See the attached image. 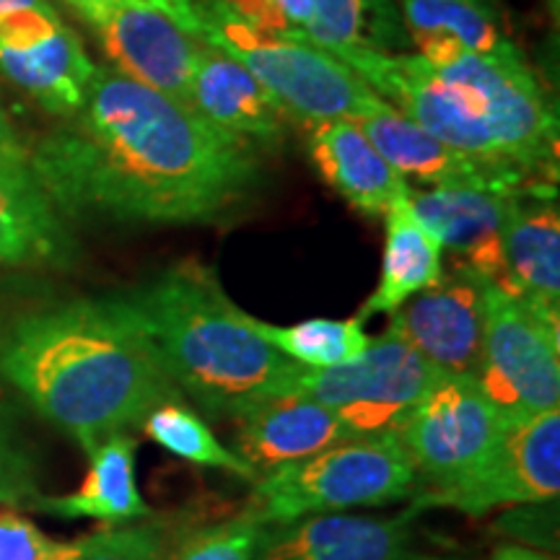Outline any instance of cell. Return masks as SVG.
<instances>
[{
    "label": "cell",
    "mask_w": 560,
    "mask_h": 560,
    "mask_svg": "<svg viewBox=\"0 0 560 560\" xmlns=\"http://www.w3.org/2000/svg\"><path fill=\"white\" fill-rule=\"evenodd\" d=\"M125 296L143 317L182 397L213 420H236L285 395L301 366L252 330L249 312L198 260L172 265Z\"/></svg>",
    "instance_id": "obj_3"
},
{
    "label": "cell",
    "mask_w": 560,
    "mask_h": 560,
    "mask_svg": "<svg viewBox=\"0 0 560 560\" xmlns=\"http://www.w3.org/2000/svg\"><path fill=\"white\" fill-rule=\"evenodd\" d=\"M503 272L495 289L560 325V215L556 190L522 192L501 234Z\"/></svg>",
    "instance_id": "obj_16"
},
{
    "label": "cell",
    "mask_w": 560,
    "mask_h": 560,
    "mask_svg": "<svg viewBox=\"0 0 560 560\" xmlns=\"http://www.w3.org/2000/svg\"><path fill=\"white\" fill-rule=\"evenodd\" d=\"M439 376L436 366L384 332L371 338L355 361L330 369L299 366L285 392H299L330 408L350 436H380L397 433Z\"/></svg>",
    "instance_id": "obj_7"
},
{
    "label": "cell",
    "mask_w": 560,
    "mask_h": 560,
    "mask_svg": "<svg viewBox=\"0 0 560 560\" xmlns=\"http://www.w3.org/2000/svg\"><path fill=\"white\" fill-rule=\"evenodd\" d=\"M115 70L166 100L192 107V62L198 39L153 5L122 0L96 26Z\"/></svg>",
    "instance_id": "obj_13"
},
{
    "label": "cell",
    "mask_w": 560,
    "mask_h": 560,
    "mask_svg": "<svg viewBox=\"0 0 560 560\" xmlns=\"http://www.w3.org/2000/svg\"><path fill=\"white\" fill-rule=\"evenodd\" d=\"M355 125L366 132L376 151L395 166L408 185L425 187H501V190H537V185L522 174L499 170L486 161L467 156L452 145L441 143L431 132L392 107L380 102L374 109L359 117Z\"/></svg>",
    "instance_id": "obj_15"
},
{
    "label": "cell",
    "mask_w": 560,
    "mask_h": 560,
    "mask_svg": "<svg viewBox=\"0 0 560 560\" xmlns=\"http://www.w3.org/2000/svg\"><path fill=\"white\" fill-rule=\"evenodd\" d=\"M480 389L506 423H522L560 405V325L486 283L482 291Z\"/></svg>",
    "instance_id": "obj_8"
},
{
    "label": "cell",
    "mask_w": 560,
    "mask_h": 560,
    "mask_svg": "<svg viewBox=\"0 0 560 560\" xmlns=\"http://www.w3.org/2000/svg\"><path fill=\"white\" fill-rule=\"evenodd\" d=\"M145 5L164 11L190 37L219 47L247 68L291 120L306 125L355 122L382 102L346 62L312 45L299 32L255 30L221 0H151Z\"/></svg>",
    "instance_id": "obj_4"
},
{
    "label": "cell",
    "mask_w": 560,
    "mask_h": 560,
    "mask_svg": "<svg viewBox=\"0 0 560 560\" xmlns=\"http://www.w3.org/2000/svg\"><path fill=\"white\" fill-rule=\"evenodd\" d=\"M145 436L156 441L161 450H166L174 457L192 462L200 467H213L236 475L242 480H257V475L234 450L221 444L215 433L210 431L206 418L198 410H192L185 400H170L153 408L140 423Z\"/></svg>",
    "instance_id": "obj_27"
},
{
    "label": "cell",
    "mask_w": 560,
    "mask_h": 560,
    "mask_svg": "<svg viewBox=\"0 0 560 560\" xmlns=\"http://www.w3.org/2000/svg\"><path fill=\"white\" fill-rule=\"evenodd\" d=\"M249 327L260 338L283 353L285 359L306 369H330L355 361L369 348L366 322L359 314L350 319H306L296 325H272L247 314Z\"/></svg>",
    "instance_id": "obj_26"
},
{
    "label": "cell",
    "mask_w": 560,
    "mask_h": 560,
    "mask_svg": "<svg viewBox=\"0 0 560 560\" xmlns=\"http://www.w3.org/2000/svg\"><path fill=\"white\" fill-rule=\"evenodd\" d=\"M545 190V187H537ZM556 190V187H550ZM529 190L501 187H410V208L416 219L436 236L441 249L452 252L454 268L470 270L499 283L503 272L501 234L511 202Z\"/></svg>",
    "instance_id": "obj_14"
},
{
    "label": "cell",
    "mask_w": 560,
    "mask_h": 560,
    "mask_svg": "<svg viewBox=\"0 0 560 560\" xmlns=\"http://www.w3.org/2000/svg\"><path fill=\"white\" fill-rule=\"evenodd\" d=\"M62 120L30 151L62 219L210 223L260 185L255 145L115 68H96L83 107Z\"/></svg>",
    "instance_id": "obj_1"
},
{
    "label": "cell",
    "mask_w": 560,
    "mask_h": 560,
    "mask_svg": "<svg viewBox=\"0 0 560 560\" xmlns=\"http://www.w3.org/2000/svg\"><path fill=\"white\" fill-rule=\"evenodd\" d=\"M138 441L130 433L104 439L89 452L86 478L73 493L37 495L30 509L58 520H96L107 527L153 516L136 478Z\"/></svg>",
    "instance_id": "obj_21"
},
{
    "label": "cell",
    "mask_w": 560,
    "mask_h": 560,
    "mask_svg": "<svg viewBox=\"0 0 560 560\" xmlns=\"http://www.w3.org/2000/svg\"><path fill=\"white\" fill-rule=\"evenodd\" d=\"M400 5L405 32L431 66L459 55H493L509 45L493 0H400Z\"/></svg>",
    "instance_id": "obj_23"
},
{
    "label": "cell",
    "mask_w": 560,
    "mask_h": 560,
    "mask_svg": "<svg viewBox=\"0 0 560 560\" xmlns=\"http://www.w3.org/2000/svg\"><path fill=\"white\" fill-rule=\"evenodd\" d=\"M416 467L397 433L350 436L310 459L283 465L255 480L249 506L265 524L304 516L350 514L410 499Z\"/></svg>",
    "instance_id": "obj_5"
},
{
    "label": "cell",
    "mask_w": 560,
    "mask_h": 560,
    "mask_svg": "<svg viewBox=\"0 0 560 560\" xmlns=\"http://www.w3.org/2000/svg\"><path fill=\"white\" fill-rule=\"evenodd\" d=\"M486 278L454 268L389 314L387 332L410 346L441 374L478 376L482 355Z\"/></svg>",
    "instance_id": "obj_12"
},
{
    "label": "cell",
    "mask_w": 560,
    "mask_h": 560,
    "mask_svg": "<svg viewBox=\"0 0 560 560\" xmlns=\"http://www.w3.org/2000/svg\"><path fill=\"white\" fill-rule=\"evenodd\" d=\"M408 560H446V558H418V556H410Z\"/></svg>",
    "instance_id": "obj_37"
},
{
    "label": "cell",
    "mask_w": 560,
    "mask_h": 560,
    "mask_svg": "<svg viewBox=\"0 0 560 560\" xmlns=\"http://www.w3.org/2000/svg\"><path fill=\"white\" fill-rule=\"evenodd\" d=\"M236 16L247 21L255 30L285 34L291 32L289 16H285L283 0H221Z\"/></svg>",
    "instance_id": "obj_32"
},
{
    "label": "cell",
    "mask_w": 560,
    "mask_h": 560,
    "mask_svg": "<svg viewBox=\"0 0 560 560\" xmlns=\"http://www.w3.org/2000/svg\"><path fill=\"white\" fill-rule=\"evenodd\" d=\"M410 198V195H408ZM405 198L389 210L387 247H384L382 276L371 296L363 301L359 317L366 322L374 314H392L420 291L436 285L444 276L441 244L412 213Z\"/></svg>",
    "instance_id": "obj_24"
},
{
    "label": "cell",
    "mask_w": 560,
    "mask_h": 560,
    "mask_svg": "<svg viewBox=\"0 0 560 560\" xmlns=\"http://www.w3.org/2000/svg\"><path fill=\"white\" fill-rule=\"evenodd\" d=\"M0 166L3 170H30V149L13 128L3 104H0Z\"/></svg>",
    "instance_id": "obj_33"
},
{
    "label": "cell",
    "mask_w": 560,
    "mask_h": 560,
    "mask_svg": "<svg viewBox=\"0 0 560 560\" xmlns=\"http://www.w3.org/2000/svg\"><path fill=\"white\" fill-rule=\"evenodd\" d=\"M47 0H0V21L21 9H47Z\"/></svg>",
    "instance_id": "obj_36"
},
{
    "label": "cell",
    "mask_w": 560,
    "mask_h": 560,
    "mask_svg": "<svg viewBox=\"0 0 560 560\" xmlns=\"http://www.w3.org/2000/svg\"><path fill=\"white\" fill-rule=\"evenodd\" d=\"M310 159L319 177L363 215L384 219L397 202L410 195V185L376 151L353 120L314 125Z\"/></svg>",
    "instance_id": "obj_20"
},
{
    "label": "cell",
    "mask_w": 560,
    "mask_h": 560,
    "mask_svg": "<svg viewBox=\"0 0 560 560\" xmlns=\"http://www.w3.org/2000/svg\"><path fill=\"white\" fill-rule=\"evenodd\" d=\"M503 429L506 420L475 376L441 374L397 429L416 467L410 499L465 480L493 450Z\"/></svg>",
    "instance_id": "obj_9"
},
{
    "label": "cell",
    "mask_w": 560,
    "mask_h": 560,
    "mask_svg": "<svg viewBox=\"0 0 560 560\" xmlns=\"http://www.w3.org/2000/svg\"><path fill=\"white\" fill-rule=\"evenodd\" d=\"M96 66L70 26L47 9H21L0 21V75L55 117L86 102Z\"/></svg>",
    "instance_id": "obj_11"
},
{
    "label": "cell",
    "mask_w": 560,
    "mask_h": 560,
    "mask_svg": "<svg viewBox=\"0 0 560 560\" xmlns=\"http://www.w3.org/2000/svg\"><path fill=\"white\" fill-rule=\"evenodd\" d=\"M174 540L177 535L170 520L149 516L81 537L79 560H166Z\"/></svg>",
    "instance_id": "obj_29"
},
{
    "label": "cell",
    "mask_w": 560,
    "mask_h": 560,
    "mask_svg": "<svg viewBox=\"0 0 560 560\" xmlns=\"http://www.w3.org/2000/svg\"><path fill=\"white\" fill-rule=\"evenodd\" d=\"M346 439L350 431L330 408L299 392H285L236 418L234 452L260 478Z\"/></svg>",
    "instance_id": "obj_18"
},
{
    "label": "cell",
    "mask_w": 560,
    "mask_h": 560,
    "mask_svg": "<svg viewBox=\"0 0 560 560\" xmlns=\"http://www.w3.org/2000/svg\"><path fill=\"white\" fill-rule=\"evenodd\" d=\"M66 3L73 5V9L79 11L91 26H100L102 21L122 3V0H66Z\"/></svg>",
    "instance_id": "obj_34"
},
{
    "label": "cell",
    "mask_w": 560,
    "mask_h": 560,
    "mask_svg": "<svg viewBox=\"0 0 560 560\" xmlns=\"http://www.w3.org/2000/svg\"><path fill=\"white\" fill-rule=\"evenodd\" d=\"M79 540H52L13 509L0 511V560H79Z\"/></svg>",
    "instance_id": "obj_31"
},
{
    "label": "cell",
    "mask_w": 560,
    "mask_h": 560,
    "mask_svg": "<svg viewBox=\"0 0 560 560\" xmlns=\"http://www.w3.org/2000/svg\"><path fill=\"white\" fill-rule=\"evenodd\" d=\"M412 516L325 514L268 524L255 560H408Z\"/></svg>",
    "instance_id": "obj_17"
},
{
    "label": "cell",
    "mask_w": 560,
    "mask_h": 560,
    "mask_svg": "<svg viewBox=\"0 0 560 560\" xmlns=\"http://www.w3.org/2000/svg\"><path fill=\"white\" fill-rule=\"evenodd\" d=\"M37 495V457L11 405L0 397V506H32Z\"/></svg>",
    "instance_id": "obj_30"
},
{
    "label": "cell",
    "mask_w": 560,
    "mask_h": 560,
    "mask_svg": "<svg viewBox=\"0 0 560 560\" xmlns=\"http://www.w3.org/2000/svg\"><path fill=\"white\" fill-rule=\"evenodd\" d=\"M299 34L338 60L353 50L389 52L408 42L389 0H312V21Z\"/></svg>",
    "instance_id": "obj_25"
},
{
    "label": "cell",
    "mask_w": 560,
    "mask_h": 560,
    "mask_svg": "<svg viewBox=\"0 0 560 560\" xmlns=\"http://www.w3.org/2000/svg\"><path fill=\"white\" fill-rule=\"evenodd\" d=\"M265 529L268 524L247 503L231 520L182 535L174 540L166 560H255Z\"/></svg>",
    "instance_id": "obj_28"
},
{
    "label": "cell",
    "mask_w": 560,
    "mask_h": 560,
    "mask_svg": "<svg viewBox=\"0 0 560 560\" xmlns=\"http://www.w3.org/2000/svg\"><path fill=\"white\" fill-rule=\"evenodd\" d=\"M446 81L457 83L503 164L535 179L556 177L558 117L514 45L493 55H459L433 66Z\"/></svg>",
    "instance_id": "obj_6"
},
{
    "label": "cell",
    "mask_w": 560,
    "mask_h": 560,
    "mask_svg": "<svg viewBox=\"0 0 560 560\" xmlns=\"http://www.w3.org/2000/svg\"><path fill=\"white\" fill-rule=\"evenodd\" d=\"M70 257L66 221L32 172L0 166V270L66 265Z\"/></svg>",
    "instance_id": "obj_22"
},
{
    "label": "cell",
    "mask_w": 560,
    "mask_h": 560,
    "mask_svg": "<svg viewBox=\"0 0 560 560\" xmlns=\"http://www.w3.org/2000/svg\"><path fill=\"white\" fill-rule=\"evenodd\" d=\"M192 109L252 145L278 149L285 138L289 117L255 75L200 39L192 62Z\"/></svg>",
    "instance_id": "obj_19"
},
{
    "label": "cell",
    "mask_w": 560,
    "mask_h": 560,
    "mask_svg": "<svg viewBox=\"0 0 560 560\" xmlns=\"http://www.w3.org/2000/svg\"><path fill=\"white\" fill-rule=\"evenodd\" d=\"M0 376L86 454L185 400L125 293L24 314L0 340Z\"/></svg>",
    "instance_id": "obj_2"
},
{
    "label": "cell",
    "mask_w": 560,
    "mask_h": 560,
    "mask_svg": "<svg viewBox=\"0 0 560 560\" xmlns=\"http://www.w3.org/2000/svg\"><path fill=\"white\" fill-rule=\"evenodd\" d=\"M560 493V408L506 423L501 439L465 480L416 495L418 509H457L482 516L499 506L550 503Z\"/></svg>",
    "instance_id": "obj_10"
},
{
    "label": "cell",
    "mask_w": 560,
    "mask_h": 560,
    "mask_svg": "<svg viewBox=\"0 0 560 560\" xmlns=\"http://www.w3.org/2000/svg\"><path fill=\"white\" fill-rule=\"evenodd\" d=\"M493 560H552V558L532 548H520V545H501V548L493 552Z\"/></svg>",
    "instance_id": "obj_35"
}]
</instances>
